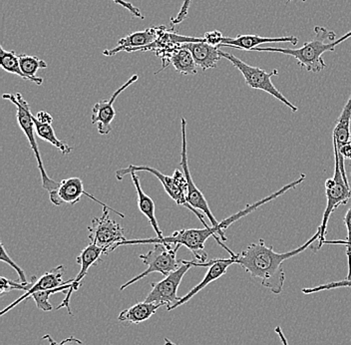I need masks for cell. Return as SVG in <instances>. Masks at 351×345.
<instances>
[{
  "mask_svg": "<svg viewBox=\"0 0 351 345\" xmlns=\"http://www.w3.org/2000/svg\"><path fill=\"white\" fill-rule=\"evenodd\" d=\"M64 265H59V267H54L49 272H45L40 278L37 276H32V287L29 291L24 292L23 296H21L19 300H15L14 302L8 305L6 309L0 313V316H3L4 314L8 313L11 309H14L16 305L27 300L28 298L32 296V294L37 292L48 291V289H58V287H63V285L71 283L73 280L63 281V274H64Z\"/></svg>",
  "mask_w": 351,
  "mask_h": 345,
  "instance_id": "cell-17",
  "label": "cell"
},
{
  "mask_svg": "<svg viewBox=\"0 0 351 345\" xmlns=\"http://www.w3.org/2000/svg\"><path fill=\"white\" fill-rule=\"evenodd\" d=\"M19 64H21V71L29 78L32 82L36 85H41L43 83V79L37 77L36 73L39 69H45L48 67L47 63L41 60L38 57L30 56V55H19Z\"/></svg>",
  "mask_w": 351,
  "mask_h": 345,
  "instance_id": "cell-25",
  "label": "cell"
},
{
  "mask_svg": "<svg viewBox=\"0 0 351 345\" xmlns=\"http://www.w3.org/2000/svg\"><path fill=\"white\" fill-rule=\"evenodd\" d=\"M315 36L313 40L304 44L298 49L280 47H258L252 49L254 52H276L293 56L298 61V64L308 72L318 73L326 67V62L322 59V55L326 52H335V47L351 37V30L343 36L337 39L335 32L326 29L322 26H315Z\"/></svg>",
  "mask_w": 351,
  "mask_h": 345,
  "instance_id": "cell-2",
  "label": "cell"
},
{
  "mask_svg": "<svg viewBox=\"0 0 351 345\" xmlns=\"http://www.w3.org/2000/svg\"><path fill=\"white\" fill-rule=\"evenodd\" d=\"M289 43L293 45L298 43V38L295 36L284 37H262L254 34H239L234 38L225 37L223 43L219 46L221 47H230L234 49L245 50V51H252L254 48L260 47L263 44L271 43Z\"/></svg>",
  "mask_w": 351,
  "mask_h": 345,
  "instance_id": "cell-18",
  "label": "cell"
},
{
  "mask_svg": "<svg viewBox=\"0 0 351 345\" xmlns=\"http://www.w3.org/2000/svg\"><path fill=\"white\" fill-rule=\"evenodd\" d=\"M219 55L221 58H226L229 60L239 71L241 72V75L245 78V83L247 86L252 88V89L261 90V91L265 92V93L269 94L273 97L278 99L280 102L284 103L285 106L289 107V109L293 112H298V108L293 105L289 99L285 98L282 95V92L278 89L273 82H271V78L274 76L278 75V70L274 69L273 71L267 72L262 68L254 67V66L247 64L243 62L238 57L234 55L228 53V52L221 51L219 50Z\"/></svg>",
  "mask_w": 351,
  "mask_h": 345,
  "instance_id": "cell-6",
  "label": "cell"
},
{
  "mask_svg": "<svg viewBox=\"0 0 351 345\" xmlns=\"http://www.w3.org/2000/svg\"><path fill=\"white\" fill-rule=\"evenodd\" d=\"M157 54H161L163 68L169 63L174 66L176 71L182 75H195L197 73V65L195 62L192 53L182 46L173 48H165L157 50Z\"/></svg>",
  "mask_w": 351,
  "mask_h": 345,
  "instance_id": "cell-19",
  "label": "cell"
},
{
  "mask_svg": "<svg viewBox=\"0 0 351 345\" xmlns=\"http://www.w3.org/2000/svg\"><path fill=\"white\" fill-rule=\"evenodd\" d=\"M35 117H36L39 122L43 123V124H52V122H53L52 116L46 111H39Z\"/></svg>",
  "mask_w": 351,
  "mask_h": 345,
  "instance_id": "cell-36",
  "label": "cell"
},
{
  "mask_svg": "<svg viewBox=\"0 0 351 345\" xmlns=\"http://www.w3.org/2000/svg\"><path fill=\"white\" fill-rule=\"evenodd\" d=\"M320 237V228L304 245L287 252H276L267 247L263 239L252 243L238 254L237 265H241L252 278H260L263 287H267L274 294H280L284 289L285 274L282 263L289 259L302 254L313 246Z\"/></svg>",
  "mask_w": 351,
  "mask_h": 345,
  "instance_id": "cell-1",
  "label": "cell"
},
{
  "mask_svg": "<svg viewBox=\"0 0 351 345\" xmlns=\"http://www.w3.org/2000/svg\"><path fill=\"white\" fill-rule=\"evenodd\" d=\"M182 130V150H181V166L183 169L184 175L186 180V201L189 205L194 208L196 211H201L202 213L207 216L208 221L212 224V227H217L219 225L216 217L213 215L207 200L202 191L196 186L191 175L190 168H189L188 152H186V121L184 117L181 118Z\"/></svg>",
  "mask_w": 351,
  "mask_h": 345,
  "instance_id": "cell-11",
  "label": "cell"
},
{
  "mask_svg": "<svg viewBox=\"0 0 351 345\" xmlns=\"http://www.w3.org/2000/svg\"><path fill=\"white\" fill-rule=\"evenodd\" d=\"M32 119L33 123H34L36 135L38 136L40 139L53 145L54 147H56V148L58 149L61 153L64 154V155H68V154L71 153V147L66 144L64 141L59 140L58 138H57L56 133H55L51 124H43V123L39 122L33 114H32Z\"/></svg>",
  "mask_w": 351,
  "mask_h": 345,
  "instance_id": "cell-24",
  "label": "cell"
},
{
  "mask_svg": "<svg viewBox=\"0 0 351 345\" xmlns=\"http://www.w3.org/2000/svg\"><path fill=\"white\" fill-rule=\"evenodd\" d=\"M167 30L168 29L165 26H159V27L148 28L144 32L132 33L128 36L120 39L114 49L105 50L103 54L106 56H113L119 53L120 51H143L149 45L156 43Z\"/></svg>",
  "mask_w": 351,
  "mask_h": 345,
  "instance_id": "cell-15",
  "label": "cell"
},
{
  "mask_svg": "<svg viewBox=\"0 0 351 345\" xmlns=\"http://www.w3.org/2000/svg\"><path fill=\"white\" fill-rule=\"evenodd\" d=\"M332 142L333 152H335V174L332 178L326 181V195L328 202H326V208L322 217V225L318 227L320 228V237L318 239L317 247L313 248L315 252L319 250L326 241L328 224L331 214L340 205H346L351 199V188L348 184V177L340 170L337 144L335 140H332Z\"/></svg>",
  "mask_w": 351,
  "mask_h": 345,
  "instance_id": "cell-4",
  "label": "cell"
},
{
  "mask_svg": "<svg viewBox=\"0 0 351 345\" xmlns=\"http://www.w3.org/2000/svg\"><path fill=\"white\" fill-rule=\"evenodd\" d=\"M112 1L115 2L117 5L122 6L125 10H128L133 16L144 21L145 16L142 14L141 10H140L139 8H136V5L132 4L131 2L126 1V0H112Z\"/></svg>",
  "mask_w": 351,
  "mask_h": 345,
  "instance_id": "cell-34",
  "label": "cell"
},
{
  "mask_svg": "<svg viewBox=\"0 0 351 345\" xmlns=\"http://www.w3.org/2000/svg\"><path fill=\"white\" fill-rule=\"evenodd\" d=\"M0 65L4 71L15 74L23 80L30 81L29 78L21 71L19 55H16L14 51H6L2 46L0 47Z\"/></svg>",
  "mask_w": 351,
  "mask_h": 345,
  "instance_id": "cell-26",
  "label": "cell"
},
{
  "mask_svg": "<svg viewBox=\"0 0 351 345\" xmlns=\"http://www.w3.org/2000/svg\"><path fill=\"white\" fill-rule=\"evenodd\" d=\"M73 283V281H72ZM72 283L68 285H63V287H58V289H48V291L37 292L32 294L30 298L34 300L36 303L37 309L43 311H51L53 309L51 303L49 302L50 296L57 294V292H68L72 287Z\"/></svg>",
  "mask_w": 351,
  "mask_h": 345,
  "instance_id": "cell-27",
  "label": "cell"
},
{
  "mask_svg": "<svg viewBox=\"0 0 351 345\" xmlns=\"http://www.w3.org/2000/svg\"><path fill=\"white\" fill-rule=\"evenodd\" d=\"M109 211H113L118 216L125 217L124 215L121 214L118 211L106 206V208H103L102 216L93 217L91 226L88 227V230H89V237H88L91 243L99 248H104L106 250L107 254L115 250V247L118 243L127 239L124 236V230L121 227L120 224L110 219Z\"/></svg>",
  "mask_w": 351,
  "mask_h": 345,
  "instance_id": "cell-9",
  "label": "cell"
},
{
  "mask_svg": "<svg viewBox=\"0 0 351 345\" xmlns=\"http://www.w3.org/2000/svg\"><path fill=\"white\" fill-rule=\"evenodd\" d=\"M2 98L5 100L10 101L11 103L16 106L17 113L16 118L17 122H19V127L23 132L24 135L27 138L28 143H29L30 147H32V152L34 153L35 158H36L37 164H38V170L41 175V183L44 190L51 192L55 189L58 188V182L50 178L46 172L45 168H44V164L43 159H41L40 150H39L38 145H37L36 139H35V132L34 123H33L32 119V108L30 105L28 104L27 101L23 98V96L21 93H16V95L13 94H3Z\"/></svg>",
  "mask_w": 351,
  "mask_h": 345,
  "instance_id": "cell-7",
  "label": "cell"
},
{
  "mask_svg": "<svg viewBox=\"0 0 351 345\" xmlns=\"http://www.w3.org/2000/svg\"><path fill=\"white\" fill-rule=\"evenodd\" d=\"M43 338L47 340L50 345H85L80 340L74 337V336H70V337L66 338L61 342H56V340H54L52 336L49 335H44Z\"/></svg>",
  "mask_w": 351,
  "mask_h": 345,
  "instance_id": "cell-35",
  "label": "cell"
},
{
  "mask_svg": "<svg viewBox=\"0 0 351 345\" xmlns=\"http://www.w3.org/2000/svg\"><path fill=\"white\" fill-rule=\"evenodd\" d=\"M351 96L348 99L346 104L344 105L343 110L340 114L339 120L332 132V140H335L337 144V148L340 149L346 145L351 143Z\"/></svg>",
  "mask_w": 351,
  "mask_h": 345,
  "instance_id": "cell-23",
  "label": "cell"
},
{
  "mask_svg": "<svg viewBox=\"0 0 351 345\" xmlns=\"http://www.w3.org/2000/svg\"><path fill=\"white\" fill-rule=\"evenodd\" d=\"M180 248H181L180 245H176L175 248H172L170 243H155L153 250H151L148 254L140 256L143 263L147 265V269L139 276L121 285L120 291H125L127 287L146 278L153 272H159L164 276H167L174 272L182 263L181 261H177V252Z\"/></svg>",
  "mask_w": 351,
  "mask_h": 345,
  "instance_id": "cell-8",
  "label": "cell"
},
{
  "mask_svg": "<svg viewBox=\"0 0 351 345\" xmlns=\"http://www.w3.org/2000/svg\"><path fill=\"white\" fill-rule=\"evenodd\" d=\"M276 335H278V337H280V342H282V345H289V342H287V337H285L284 335V331H282V327H276Z\"/></svg>",
  "mask_w": 351,
  "mask_h": 345,
  "instance_id": "cell-38",
  "label": "cell"
},
{
  "mask_svg": "<svg viewBox=\"0 0 351 345\" xmlns=\"http://www.w3.org/2000/svg\"><path fill=\"white\" fill-rule=\"evenodd\" d=\"M291 1H293V0H287V2H285V4H289V2H291ZM300 1L306 2V0H300Z\"/></svg>",
  "mask_w": 351,
  "mask_h": 345,
  "instance_id": "cell-39",
  "label": "cell"
},
{
  "mask_svg": "<svg viewBox=\"0 0 351 345\" xmlns=\"http://www.w3.org/2000/svg\"><path fill=\"white\" fill-rule=\"evenodd\" d=\"M104 254H108L106 250L99 248L97 246L93 245V243H90L89 246H87L80 252V254L76 259L77 263L80 265V272L77 274L76 278H74L71 289L66 292L64 300L61 302V305L56 309H66L69 316H73V313H72L71 309H70V298H71L72 294L80 289L81 283H82V281L86 276L88 270H89L92 265H97Z\"/></svg>",
  "mask_w": 351,
  "mask_h": 345,
  "instance_id": "cell-13",
  "label": "cell"
},
{
  "mask_svg": "<svg viewBox=\"0 0 351 345\" xmlns=\"http://www.w3.org/2000/svg\"><path fill=\"white\" fill-rule=\"evenodd\" d=\"M191 3H192V0H184L183 4H182L181 6V10H180L177 16L173 17V19H171V24H172V26L178 25V24L182 23V22L185 21L186 16H188Z\"/></svg>",
  "mask_w": 351,
  "mask_h": 345,
  "instance_id": "cell-33",
  "label": "cell"
},
{
  "mask_svg": "<svg viewBox=\"0 0 351 345\" xmlns=\"http://www.w3.org/2000/svg\"><path fill=\"white\" fill-rule=\"evenodd\" d=\"M181 265L174 272L165 276L164 280L152 283V289L149 292L145 302L164 303L166 309H169L181 298L177 296V292L182 280L191 267H199V263L197 261H183V259H181Z\"/></svg>",
  "mask_w": 351,
  "mask_h": 345,
  "instance_id": "cell-10",
  "label": "cell"
},
{
  "mask_svg": "<svg viewBox=\"0 0 351 345\" xmlns=\"http://www.w3.org/2000/svg\"><path fill=\"white\" fill-rule=\"evenodd\" d=\"M148 172L155 176L161 184L163 185L164 190L166 191L167 194L169 197L175 202L177 205L185 206L189 210L192 211L195 215H196L197 219L201 221L203 224L204 227L208 228V224L205 222V217L199 211L195 210L189 205L188 201H186V190H188V186H186V180L185 175L183 172L176 169L174 174L172 176L164 175L163 173L160 172L157 169L153 168V167L149 166H137V165H129L127 168L120 169V170L116 171V179L118 181H122L123 178L125 176L130 175L132 173L138 172Z\"/></svg>",
  "mask_w": 351,
  "mask_h": 345,
  "instance_id": "cell-5",
  "label": "cell"
},
{
  "mask_svg": "<svg viewBox=\"0 0 351 345\" xmlns=\"http://www.w3.org/2000/svg\"><path fill=\"white\" fill-rule=\"evenodd\" d=\"M30 287H32V281L25 285V283H19L8 280L4 276H1V278H0V294H1V296H3L6 292L14 291V289L26 292L29 291Z\"/></svg>",
  "mask_w": 351,
  "mask_h": 345,
  "instance_id": "cell-29",
  "label": "cell"
},
{
  "mask_svg": "<svg viewBox=\"0 0 351 345\" xmlns=\"http://www.w3.org/2000/svg\"><path fill=\"white\" fill-rule=\"evenodd\" d=\"M210 237H214L219 246L229 252L230 256L234 258L237 254L232 252L227 246L223 245V241H227L225 237V232L221 230L219 225L217 227H208L204 228H182L180 230H176L171 236L164 237L163 239L159 237H153V239H126L121 241L115 247V250L121 246H133V245H149V243H170V245L184 246L194 254L197 263H207L208 254L206 252V241Z\"/></svg>",
  "mask_w": 351,
  "mask_h": 345,
  "instance_id": "cell-3",
  "label": "cell"
},
{
  "mask_svg": "<svg viewBox=\"0 0 351 345\" xmlns=\"http://www.w3.org/2000/svg\"><path fill=\"white\" fill-rule=\"evenodd\" d=\"M223 33L218 32V30H214V32H208L205 33L203 39L204 43L208 44L212 46H219L223 43Z\"/></svg>",
  "mask_w": 351,
  "mask_h": 345,
  "instance_id": "cell-32",
  "label": "cell"
},
{
  "mask_svg": "<svg viewBox=\"0 0 351 345\" xmlns=\"http://www.w3.org/2000/svg\"><path fill=\"white\" fill-rule=\"evenodd\" d=\"M139 79V76L136 74L129 79L127 82H125L120 88H118L109 100L99 101L95 103L93 108H92V124L97 125L98 133L100 135H108L110 132L112 131V122L116 117V111L114 109V103L118 96L122 93L127 88L130 87L133 83Z\"/></svg>",
  "mask_w": 351,
  "mask_h": 345,
  "instance_id": "cell-12",
  "label": "cell"
},
{
  "mask_svg": "<svg viewBox=\"0 0 351 345\" xmlns=\"http://www.w3.org/2000/svg\"><path fill=\"white\" fill-rule=\"evenodd\" d=\"M181 46L192 53L197 67L203 71L216 68L221 58L218 46L208 45L205 43H189Z\"/></svg>",
  "mask_w": 351,
  "mask_h": 345,
  "instance_id": "cell-20",
  "label": "cell"
},
{
  "mask_svg": "<svg viewBox=\"0 0 351 345\" xmlns=\"http://www.w3.org/2000/svg\"><path fill=\"white\" fill-rule=\"evenodd\" d=\"M343 223L346 225V230H348V239H346V241H342V239H339V241H324V245L328 243V245L346 246V243H351V208L348 209V213H346V217H344Z\"/></svg>",
  "mask_w": 351,
  "mask_h": 345,
  "instance_id": "cell-31",
  "label": "cell"
},
{
  "mask_svg": "<svg viewBox=\"0 0 351 345\" xmlns=\"http://www.w3.org/2000/svg\"><path fill=\"white\" fill-rule=\"evenodd\" d=\"M0 245H1V257H0V261H3V263H8L10 267H13V270H14L15 272H17V274H19V280H21L22 283H25V285L29 283L27 280H26V274L25 272H24V270H22L21 267H19L16 263H14L13 259L10 258V254L6 252L5 248H4L3 243H1Z\"/></svg>",
  "mask_w": 351,
  "mask_h": 345,
  "instance_id": "cell-30",
  "label": "cell"
},
{
  "mask_svg": "<svg viewBox=\"0 0 351 345\" xmlns=\"http://www.w3.org/2000/svg\"><path fill=\"white\" fill-rule=\"evenodd\" d=\"M339 156H341L342 158H344V160H351V143L350 144L346 145V146L339 149Z\"/></svg>",
  "mask_w": 351,
  "mask_h": 345,
  "instance_id": "cell-37",
  "label": "cell"
},
{
  "mask_svg": "<svg viewBox=\"0 0 351 345\" xmlns=\"http://www.w3.org/2000/svg\"><path fill=\"white\" fill-rule=\"evenodd\" d=\"M132 177V182H133L134 186H135L136 192H137L138 199V206L139 210L141 211L143 215L148 219L149 223H150L151 227L155 230L157 237L159 239H163L164 235L162 233L161 228L159 227L158 224L157 217L155 215V203L152 200V198L149 197L144 190L142 189L141 183H140L139 177L137 174H130Z\"/></svg>",
  "mask_w": 351,
  "mask_h": 345,
  "instance_id": "cell-21",
  "label": "cell"
},
{
  "mask_svg": "<svg viewBox=\"0 0 351 345\" xmlns=\"http://www.w3.org/2000/svg\"><path fill=\"white\" fill-rule=\"evenodd\" d=\"M83 195H87L96 203L100 204L103 208L108 206L85 191L84 184L80 178L73 177L62 180L59 184L58 188L49 192L50 201L55 206H62L63 204L75 205L80 201Z\"/></svg>",
  "mask_w": 351,
  "mask_h": 345,
  "instance_id": "cell-14",
  "label": "cell"
},
{
  "mask_svg": "<svg viewBox=\"0 0 351 345\" xmlns=\"http://www.w3.org/2000/svg\"><path fill=\"white\" fill-rule=\"evenodd\" d=\"M237 259H238V254H237V257H234V258L230 257V259H212V261H207V263H202V267H208L207 274L204 276L203 281H202L199 285H197L194 289H191L190 292H188L185 296L180 298L173 307H171L170 309H167V311H174L177 307H181V305L190 302L202 289H205L210 283H214V281L221 278L223 274H226L230 265H234V263L237 265Z\"/></svg>",
  "mask_w": 351,
  "mask_h": 345,
  "instance_id": "cell-16",
  "label": "cell"
},
{
  "mask_svg": "<svg viewBox=\"0 0 351 345\" xmlns=\"http://www.w3.org/2000/svg\"><path fill=\"white\" fill-rule=\"evenodd\" d=\"M166 307L164 303L139 302L121 311L118 320L123 322L139 324L146 322L156 313L160 307Z\"/></svg>",
  "mask_w": 351,
  "mask_h": 345,
  "instance_id": "cell-22",
  "label": "cell"
},
{
  "mask_svg": "<svg viewBox=\"0 0 351 345\" xmlns=\"http://www.w3.org/2000/svg\"><path fill=\"white\" fill-rule=\"evenodd\" d=\"M341 287H351V280H343L339 281H333V283H326V285H318V287H308V289H302V294H311L315 292L324 291H330V289H341Z\"/></svg>",
  "mask_w": 351,
  "mask_h": 345,
  "instance_id": "cell-28",
  "label": "cell"
}]
</instances>
